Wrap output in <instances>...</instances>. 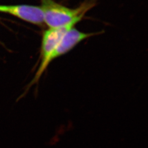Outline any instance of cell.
<instances>
[{
	"mask_svg": "<svg viewBox=\"0 0 148 148\" xmlns=\"http://www.w3.org/2000/svg\"><path fill=\"white\" fill-rule=\"evenodd\" d=\"M97 0H87L75 8H70L54 0H41L45 24L49 28L63 27L79 23L85 14L95 7Z\"/></svg>",
	"mask_w": 148,
	"mask_h": 148,
	"instance_id": "obj_1",
	"label": "cell"
},
{
	"mask_svg": "<svg viewBox=\"0 0 148 148\" xmlns=\"http://www.w3.org/2000/svg\"><path fill=\"white\" fill-rule=\"evenodd\" d=\"M78 23L73 22L57 28H49L44 32L41 47L40 63L32 80L27 86L24 94L32 86L37 84L42 75L49 66V59L65 34Z\"/></svg>",
	"mask_w": 148,
	"mask_h": 148,
	"instance_id": "obj_2",
	"label": "cell"
},
{
	"mask_svg": "<svg viewBox=\"0 0 148 148\" xmlns=\"http://www.w3.org/2000/svg\"><path fill=\"white\" fill-rule=\"evenodd\" d=\"M102 33L103 31L85 33L78 30L75 27L71 28L65 34L56 49L50 55L49 59V64L54 59L70 52L84 39Z\"/></svg>",
	"mask_w": 148,
	"mask_h": 148,
	"instance_id": "obj_3",
	"label": "cell"
},
{
	"mask_svg": "<svg viewBox=\"0 0 148 148\" xmlns=\"http://www.w3.org/2000/svg\"><path fill=\"white\" fill-rule=\"evenodd\" d=\"M0 12L14 15L24 21L40 27L45 24L41 6L27 5L0 6Z\"/></svg>",
	"mask_w": 148,
	"mask_h": 148,
	"instance_id": "obj_4",
	"label": "cell"
}]
</instances>
